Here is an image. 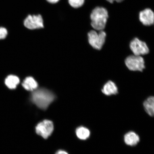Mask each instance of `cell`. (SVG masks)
<instances>
[{"label":"cell","instance_id":"8","mask_svg":"<svg viewBox=\"0 0 154 154\" xmlns=\"http://www.w3.org/2000/svg\"><path fill=\"white\" fill-rule=\"evenodd\" d=\"M140 22L145 26H151L154 23V12L150 8L140 11L139 14Z\"/></svg>","mask_w":154,"mask_h":154},{"label":"cell","instance_id":"13","mask_svg":"<svg viewBox=\"0 0 154 154\" xmlns=\"http://www.w3.org/2000/svg\"><path fill=\"white\" fill-rule=\"evenodd\" d=\"M20 83V79L14 75H9L6 78L5 84L6 86L10 89H14Z\"/></svg>","mask_w":154,"mask_h":154},{"label":"cell","instance_id":"15","mask_svg":"<svg viewBox=\"0 0 154 154\" xmlns=\"http://www.w3.org/2000/svg\"><path fill=\"white\" fill-rule=\"evenodd\" d=\"M69 4L74 8H78L84 5L85 0H68Z\"/></svg>","mask_w":154,"mask_h":154},{"label":"cell","instance_id":"19","mask_svg":"<svg viewBox=\"0 0 154 154\" xmlns=\"http://www.w3.org/2000/svg\"><path fill=\"white\" fill-rule=\"evenodd\" d=\"M47 1L50 3L54 4L58 2L60 0H47Z\"/></svg>","mask_w":154,"mask_h":154},{"label":"cell","instance_id":"10","mask_svg":"<svg viewBox=\"0 0 154 154\" xmlns=\"http://www.w3.org/2000/svg\"><path fill=\"white\" fill-rule=\"evenodd\" d=\"M125 143L127 145L136 146L140 141V138L138 134L134 131L129 132L124 136Z\"/></svg>","mask_w":154,"mask_h":154},{"label":"cell","instance_id":"5","mask_svg":"<svg viewBox=\"0 0 154 154\" xmlns=\"http://www.w3.org/2000/svg\"><path fill=\"white\" fill-rule=\"evenodd\" d=\"M130 49L134 55L141 56L147 54L149 52V49L145 42L137 38L132 39L130 44Z\"/></svg>","mask_w":154,"mask_h":154},{"label":"cell","instance_id":"9","mask_svg":"<svg viewBox=\"0 0 154 154\" xmlns=\"http://www.w3.org/2000/svg\"><path fill=\"white\" fill-rule=\"evenodd\" d=\"M102 92L107 96L115 95L118 94V89L115 83L110 80L106 82L103 85Z\"/></svg>","mask_w":154,"mask_h":154},{"label":"cell","instance_id":"7","mask_svg":"<svg viewBox=\"0 0 154 154\" xmlns=\"http://www.w3.org/2000/svg\"><path fill=\"white\" fill-rule=\"evenodd\" d=\"M24 24L26 27L31 30L44 28L43 20L41 15H28L25 19Z\"/></svg>","mask_w":154,"mask_h":154},{"label":"cell","instance_id":"16","mask_svg":"<svg viewBox=\"0 0 154 154\" xmlns=\"http://www.w3.org/2000/svg\"><path fill=\"white\" fill-rule=\"evenodd\" d=\"M8 35V31L6 28L0 27V40L4 39Z\"/></svg>","mask_w":154,"mask_h":154},{"label":"cell","instance_id":"20","mask_svg":"<svg viewBox=\"0 0 154 154\" xmlns=\"http://www.w3.org/2000/svg\"></svg>","mask_w":154,"mask_h":154},{"label":"cell","instance_id":"14","mask_svg":"<svg viewBox=\"0 0 154 154\" xmlns=\"http://www.w3.org/2000/svg\"><path fill=\"white\" fill-rule=\"evenodd\" d=\"M76 134L77 137L82 140H86L89 138L90 132L89 130L84 127H80L77 128Z\"/></svg>","mask_w":154,"mask_h":154},{"label":"cell","instance_id":"17","mask_svg":"<svg viewBox=\"0 0 154 154\" xmlns=\"http://www.w3.org/2000/svg\"><path fill=\"white\" fill-rule=\"evenodd\" d=\"M106 1L109 3H112L115 2L117 3H120L124 0H106Z\"/></svg>","mask_w":154,"mask_h":154},{"label":"cell","instance_id":"2","mask_svg":"<svg viewBox=\"0 0 154 154\" xmlns=\"http://www.w3.org/2000/svg\"><path fill=\"white\" fill-rule=\"evenodd\" d=\"M108 18L109 13L106 9L103 7H96L90 15L92 27L97 31L103 30Z\"/></svg>","mask_w":154,"mask_h":154},{"label":"cell","instance_id":"18","mask_svg":"<svg viewBox=\"0 0 154 154\" xmlns=\"http://www.w3.org/2000/svg\"><path fill=\"white\" fill-rule=\"evenodd\" d=\"M55 154H69L63 150H59Z\"/></svg>","mask_w":154,"mask_h":154},{"label":"cell","instance_id":"12","mask_svg":"<svg viewBox=\"0 0 154 154\" xmlns=\"http://www.w3.org/2000/svg\"><path fill=\"white\" fill-rule=\"evenodd\" d=\"M144 110L151 117H154V96H150L144 102Z\"/></svg>","mask_w":154,"mask_h":154},{"label":"cell","instance_id":"4","mask_svg":"<svg viewBox=\"0 0 154 154\" xmlns=\"http://www.w3.org/2000/svg\"><path fill=\"white\" fill-rule=\"evenodd\" d=\"M125 63L131 71L142 72L145 68V61L141 56L131 55L125 59Z\"/></svg>","mask_w":154,"mask_h":154},{"label":"cell","instance_id":"11","mask_svg":"<svg viewBox=\"0 0 154 154\" xmlns=\"http://www.w3.org/2000/svg\"><path fill=\"white\" fill-rule=\"evenodd\" d=\"M22 86L25 90L28 91H34L37 89L38 82L32 77H27L22 82Z\"/></svg>","mask_w":154,"mask_h":154},{"label":"cell","instance_id":"6","mask_svg":"<svg viewBox=\"0 0 154 154\" xmlns=\"http://www.w3.org/2000/svg\"><path fill=\"white\" fill-rule=\"evenodd\" d=\"M54 129L53 122L51 121L45 120L36 125L35 131L38 135L46 139L52 134Z\"/></svg>","mask_w":154,"mask_h":154},{"label":"cell","instance_id":"1","mask_svg":"<svg viewBox=\"0 0 154 154\" xmlns=\"http://www.w3.org/2000/svg\"><path fill=\"white\" fill-rule=\"evenodd\" d=\"M31 100L40 109L45 110L52 103L55 96L52 92L44 88L36 89L32 94Z\"/></svg>","mask_w":154,"mask_h":154},{"label":"cell","instance_id":"3","mask_svg":"<svg viewBox=\"0 0 154 154\" xmlns=\"http://www.w3.org/2000/svg\"><path fill=\"white\" fill-rule=\"evenodd\" d=\"M92 30L88 34V42L94 49L100 50L105 44L106 34L103 30L98 31Z\"/></svg>","mask_w":154,"mask_h":154}]
</instances>
